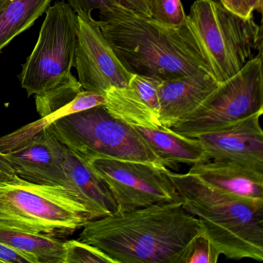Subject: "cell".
<instances>
[{
    "label": "cell",
    "mask_w": 263,
    "mask_h": 263,
    "mask_svg": "<svg viewBox=\"0 0 263 263\" xmlns=\"http://www.w3.org/2000/svg\"><path fill=\"white\" fill-rule=\"evenodd\" d=\"M7 2H8V0H0V12L7 5Z\"/></svg>",
    "instance_id": "obj_31"
},
{
    "label": "cell",
    "mask_w": 263,
    "mask_h": 263,
    "mask_svg": "<svg viewBox=\"0 0 263 263\" xmlns=\"http://www.w3.org/2000/svg\"><path fill=\"white\" fill-rule=\"evenodd\" d=\"M133 127L167 167H172L175 163L193 165L209 160L197 138L182 136L171 129Z\"/></svg>",
    "instance_id": "obj_17"
},
{
    "label": "cell",
    "mask_w": 263,
    "mask_h": 263,
    "mask_svg": "<svg viewBox=\"0 0 263 263\" xmlns=\"http://www.w3.org/2000/svg\"><path fill=\"white\" fill-rule=\"evenodd\" d=\"M162 80L156 77L133 74L128 87L135 90L155 111L159 115L158 89Z\"/></svg>",
    "instance_id": "obj_24"
},
{
    "label": "cell",
    "mask_w": 263,
    "mask_h": 263,
    "mask_svg": "<svg viewBox=\"0 0 263 263\" xmlns=\"http://www.w3.org/2000/svg\"><path fill=\"white\" fill-rule=\"evenodd\" d=\"M64 167L67 186L85 200L95 219L116 213L118 205L108 187L70 149Z\"/></svg>",
    "instance_id": "obj_15"
},
{
    "label": "cell",
    "mask_w": 263,
    "mask_h": 263,
    "mask_svg": "<svg viewBox=\"0 0 263 263\" xmlns=\"http://www.w3.org/2000/svg\"><path fill=\"white\" fill-rule=\"evenodd\" d=\"M151 17L167 27H179L186 15L181 0H147Z\"/></svg>",
    "instance_id": "obj_22"
},
{
    "label": "cell",
    "mask_w": 263,
    "mask_h": 263,
    "mask_svg": "<svg viewBox=\"0 0 263 263\" xmlns=\"http://www.w3.org/2000/svg\"><path fill=\"white\" fill-rule=\"evenodd\" d=\"M105 102V95L104 93L83 90L71 102L59 110L46 116L41 117L37 121L0 137V154L6 155L21 150L61 118L72 114L104 105Z\"/></svg>",
    "instance_id": "obj_16"
},
{
    "label": "cell",
    "mask_w": 263,
    "mask_h": 263,
    "mask_svg": "<svg viewBox=\"0 0 263 263\" xmlns=\"http://www.w3.org/2000/svg\"><path fill=\"white\" fill-rule=\"evenodd\" d=\"M67 150L48 128L21 150L2 155L15 175L26 181L67 186L64 167Z\"/></svg>",
    "instance_id": "obj_11"
},
{
    "label": "cell",
    "mask_w": 263,
    "mask_h": 263,
    "mask_svg": "<svg viewBox=\"0 0 263 263\" xmlns=\"http://www.w3.org/2000/svg\"><path fill=\"white\" fill-rule=\"evenodd\" d=\"M69 4L78 16L87 17L92 16L93 10H99L104 15L123 6L120 0H69Z\"/></svg>",
    "instance_id": "obj_25"
},
{
    "label": "cell",
    "mask_w": 263,
    "mask_h": 263,
    "mask_svg": "<svg viewBox=\"0 0 263 263\" xmlns=\"http://www.w3.org/2000/svg\"><path fill=\"white\" fill-rule=\"evenodd\" d=\"M201 232L181 201H167L90 220L78 239L116 263H183L189 244Z\"/></svg>",
    "instance_id": "obj_1"
},
{
    "label": "cell",
    "mask_w": 263,
    "mask_h": 263,
    "mask_svg": "<svg viewBox=\"0 0 263 263\" xmlns=\"http://www.w3.org/2000/svg\"><path fill=\"white\" fill-rule=\"evenodd\" d=\"M51 0H8L0 12V53L30 28L49 8Z\"/></svg>",
    "instance_id": "obj_20"
},
{
    "label": "cell",
    "mask_w": 263,
    "mask_h": 263,
    "mask_svg": "<svg viewBox=\"0 0 263 263\" xmlns=\"http://www.w3.org/2000/svg\"><path fill=\"white\" fill-rule=\"evenodd\" d=\"M120 1L124 7L132 9L144 16L151 17L150 10H149L147 0H120Z\"/></svg>",
    "instance_id": "obj_28"
},
{
    "label": "cell",
    "mask_w": 263,
    "mask_h": 263,
    "mask_svg": "<svg viewBox=\"0 0 263 263\" xmlns=\"http://www.w3.org/2000/svg\"><path fill=\"white\" fill-rule=\"evenodd\" d=\"M105 98L106 110L118 121L132 127L165 128L159 115L130 87H110Z\"/></svg>",
    "instance_id": "obj_18"
},
{
    "label": "cell",
    "mask_w": 263,
    "mask_h": 263,
    "mask_svg": "<svg viewBox=\"0 0 263 263\" xmlns=\"http://www.w3.org/2000/svg\"><path fill=\"white\" fill-rule=\"evenodd\" d=\"M220 255L218 249L201 232L189 244L183 263H216Z\"/></svg>",
    "instance_id": "obj_23"
},
{
    "label": "cell",
    "mask_w": 263,
    "mask_h": 263,
    "mask_svg": "<svg viewBox=\"0 0 263 263\" xmlns=\"http://www.w3.org/2000/svg\"><path fill=\"white\" fill-rule=\"evenodd\" d=\"M49 128L82 161L108 158L167 167L133 127L112 117L104 105L67 115Z\"/></svg>",
    "instance_id": "obj_7"
},
{
    "label": "cell",
    "mask_w": 263,
    "mask_h": 263,
    "mask_svg": "<svg viewBox=\"0 0 263 263\" xmlns=\"http://www.w3.org/2000/svg\"><path fill=\"white\" fill-rule=\"evenodd\" d=\"M82 161L108 187L118 205L117 212L181 201L164 166L108 158Z\"/></svg>",
    "instance_id": "obj_9"
},
{
    "label": "cell",
    "mask_w": 263,
    "mask_h": 263,
    "mask_svg": "<svg viewBox=\"0 0 263 263\" xmlns=\"http://www.w3.org/2000/svg\"><path fill=\"white\" fill-rule=\"evenodd\" d=\"M184 209L202 232L230 259L263 260V203L232 198L190 174L167 169Z\"/></svg>",
    "instance_id": "obj_4"
},
{
    "label": "cell",
    "mask_w": 263,
    "mask_h": 263,
    "mask_svg": "<svg viewBox=\"0 0 263 263\" xmlns=\"http://www.w3.org/2000/svg\"><path fill=\"white\" fill-rule=\"evenodd\" d=\"M78 16L60 1L46 11L36 46L19 75L27 96H35L36 111L44 117L71 102L83 89L72 74L78 41Z\"/></svg>",
    "instance_id": "obj_3"
},
{
    "label": "cell",
    "mask_w": 263,
    "mask_h": 263,
    "mask_svg": "<svg viewBox=\"0 0 263 263\" xmlns=\"http://www.w3.org/2000/svg\"><path fill=\"white\" fill-rule=\"evenodd\" d=\"M226 8L242 17H250L253 15V10L249 7L246 0H219Z\"/></svg>",
    "instance_id": "obj_27"
},
{
    "label": "cell",
    "mask_w": 263,
    "mask_h": 263,
    "mask_svg": "<svg viewBox=\"0 0 263 263\" xmlns=\"http://www.w3.org/2000/svg\"><path fill=\"white\" fill-rule=\"evenodd\" d=\"M187 173L232 198L263 203V172L234 161L209 160Z\"/></svg>",
    "instance_id": "obj_14"
},
{
    "label": "cell",
    "mask_w": 263,
    "mask_h": 263,
    "mask_svg": "<svg viewBox=\"0 0 263 263\" xmlns=\"http://www.w3.org/2000/svg\"><path fill=\"white\" fill-rule=\"evenodd\" d=\"M0 263H38L37 260L27 254L15 250L0 242Z\"/></svg>",
    "instance_id": "obj_26"
},
{
    "label": "cell",
    "mask_w": 263,
    "mask_h": 263,
    "mask_svg": "<svg viewBox=\"0 0 263 263\" xmlns=\"http://www.w3.org/2000/svg\"><path fill=\"white\" fill-rule=\"evenodd\" d=\"M257 114L236 124L196 137L209 160L234 161L263 172V130Z\"/></svg>",
    "instance_id": "obj_12"
},
{
    "label": "cell",
    "mask_w": 263,
    "mask_h": 263,
    "mask_svg": "<svg viewBox=\"0 0 263 263\" xmlns=\"http://www.w3.org/2000/svg\"><path fill=\"white\" fill-rule=\"evenodd\" d=\"M246 1L253 11L256 10L259 13H262L263 0H246Z\"/></svg>",
    "instance_id": "obj_30"
},
{
    "label": "cell",
    "mask_w": 263,
    "mask_h": 263,
    "mask_svg": "<svg viewBox=\"0 0 263 263\" xmlns=\"http://www.w3.org/2000/svg\"><path fill=\"white\" fill-rule=\"evenodd\" d=\"M262 69V53H258L171 130L194 138L263 114Z\"/></svg>",
    "instance_id": "obj_8"
},
{
    "label": "cell",
    "mask_w": 263,
    "mask_h": 263,
    "mask_svg": "<svg viewBox=\"0 0 263 263\" xmlns=\"http://www.w3.org/2000/svg\"><path fill=\"white\" fill-rule=\"evenodd\" d=\"M97 24L132 74L165 81L201 71L212 73L186 21L179 27H167L121 6L101 15Z\"/></svg>",
    "instance_id": "obj_2"
},
{
    "label": "cell",
    "mask_w": 263,
    "mask_h": 263,
    "mask_svg": "<svg viewBox=\"0 0 263 263\" xmlns=\"http://www.w3.org/2000/svg\"><path fill=\"white\" fill-rule=\"evenodd\" d=\"M64 263H116L102 251L81 240L64 241Z\"/></svg>",
    "instance_id": "obj_21"
},
{
    "label": "cell",
    "mask_w": 263,
    "mask_h": 263,
    "mask_svg": "<svg viewBox=\"0 0 263 263\" xmlns=\"http://www.w3.org/2000/svg\"><path fill=\"white\" fill-rule=\"evenodd\" d=\"M93 219L73 187L36 184L15 174L0 179V227L62 239Z\"/></svg>",
    "instance_id": "obj_5"
},
{
    "label": "cell",
    "mask_w": 263,
    "mask_h": 263,
    "mask_svg": "<svg viewBox=\"0 0 263 263\" xmlns=\"http://www.w3.org/2000/svg\"><path fill=\"white\" fill-rule=\"evenodd\" d=\"M75 62L84 90L104 93L110 87H128L132 78L121 64L92 16H78Z\"/></svg>",
    "instance_id": "obj_10"
},
{
    "label": "cell",
    "mask_w": 263,
    "mask_h": 263,
    "mask_svg": "<svg viewBox=\"0 0 263 263\" xmlns=\"http://www.w3.org/2000/svg\"><path fill=\"white\" fill-rule=\"evenodd\" d=\"M208 71L161 81L158 89L161 124L171 129L195 111L219 86Z\"/></svg>",
    "instance_id": "obj_13"
},
{
    "label": "cell",
    "mask_w": 263,
    "mask_h": 263,
    "mask_svg": "<svg viewBox=\"0 0 263 263\" xmlns=\"http://www.w3.org/2000/svg\"></svg>",
    "instance_id": "obj_32"
},
{
    "label": "cell",
    "mask_w": 263,
    "mask_h": 263,
    "mask_svg": "<svg viewBox=\"0 0 263 263\" xmlns=\"http://www.w3.org/2000/svg\"><path fill=\"white\" fill-rule=\"evenodd\" d=\"M0 242L32 255L38 263H64V241L60 238L0 227Z\"/></svg>",
    "instance_id": "obj_19"
},
{
    "label": "cell",
    "mask_w": 263,
    "mask_h": 263,
    "mask_svg": "<svg viewBox=\"0 0 263 263\" xmlns=\"http://www.w3.org/2000/svg\"><path fill=\"white\" fill-rule=\"evenodd\" d=\"M186 22L219 84L238 73L255 51L262 53L261 28L253 15L242 17L215 0H196Z\"/></svg>",
    "instance_id": "obj_6"
},
{
    "label": "cell",
    "mask_w": 263,
    "mask_h": 263,
    "mask_svg": "<svg viewBox=\"0 0 263 263\" xmlns=\"http://www.w3.org/2000/svg\"><path fill=\"white\" fill-rule=\"evenodd\" d=\"M13 174L14 172L13 169L3 158L2 154H0V179L7 178Z\"/></svg>",
    "instance_id": "obj_29"
}]
</instances>
